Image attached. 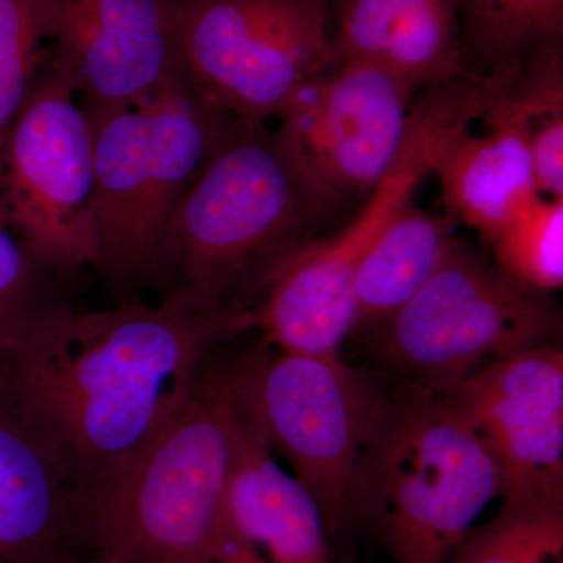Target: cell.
I'll return each mask as SVG.
<instances>
[{"label": "cell", "mask_w": 563, "mask_h": 563, "mask_svg": "<svg viewBox=\"0 0 563 563\" xmlns=\"http://www.w3.org/2000/svg\"><path fill=\"white\" fill-rule=\"evenodd\" d=\"M58 277L0 221V347L69 306L58 291Z\"/></svg>", "instance_id": "obj_23"}, {"label": "cell", "mask_w": 563, "mask_h": 563, "mask_svg": "<svg viewBox=\"0 0 563 563\" xmlns=\"http://www.w3.org/2000/svg\"><path fill=\"white\" fill-rule=\"evenodd\" d=\"M239 420L233 363L213 355L168 424L85 501L88 554L121 563H217Z\"/></svg>", "instance_id": "obj_3"}, {"label": "cell", "mask_w": 563, "mask_h": 563, "mask_svg": "<svg viewBox=\"0 0 563 563\" xmlns=\"http://www.w3.org/2000/svg\"><path fill=\"white\" fill-rule=\"evenodd\" d=\"M344 563H361V562H357V561H347V562H344Z\"/></svg>", "instance_id": "obj_26"}, {"label": "cell", "mask_w": 563, "mask_h": 563, "mask_svg": "<svg viewBox=\"0 0 563 563\" xmlns=\"http://www.w3.org/2000/svg\"><path fill=\"white\" fill-rule=\"evenodd\" d=\"M490 81L463 73L428 88L415 101L409 129L391 168L352 220L307 244L282 263L269 284L274 317L292 335L312 344L344 342L355 328L354 282L377 236L432 174L444 146L490 109Z\"/></svg>", "instance_id": "obj_8"}, {"label": "cell", "mask_w": 563, "mask_h": 563, "mask_svg": "<svg viewBox=\"0 0 563 563\" xmlns=\"http://www.w3.org/2000/svg\"><path fill=\"white\" fill-rule=\"evenodd\" d=\"M529 158L539 195L563 199V110L550 111L531 121Z\"/></svg>", "instance_id": "obj_24"}, {"label": "cell", "mask_w": 563, "mask_h": 563, "mask_svg": "<svg viewBox=\"0 0 563 563\" xmlns=\"http://www.w3.org/2000/svg\"><path fill=\"white\" fill-rule=\"evenodd\" d=\"M450 563H563V503L501 501Z\"/></svg>", "instance_id": "obj_20"}, {"label": "cell", "mask_w": 563, "mask_h": 563, "mask_svg": "<svg viewBox=\"0 0 563 563\" xmlns=\"http://www.w3.org/2000/svg\"><path fill=\"white\" fill-rule=\"evenodd\" d=\"M507 277L554 295L563 285V199L537 196L488 242Z\"/></svg>", "instance_id": "obj_21"}, {"label": "cell", "mask_w": 563, "mask_h": 563, "mask_svg": "<svg viewBox=\"0 0 563 563\" xmlns=\"http://www.w3.org/2000/svg\"><path fill=\"white\" fill-rule=\"evenodd\" d=\"M415 95L383 66L335 58L292 95L276 131L322 185L354 202L398 157Z\"/></svg>", "instance_id": "obj_11"}, {"label": "cell", "mask_w": 563, "mask_h": 563, "mask_svg": "<svg viewBox=\"0 0 563 563\" xmlns=\"http://www.w3.org/2000/svg\"><path fill=\"white\" fill-rule=\"evenodd\" d=\"M463 69L498 90L540 52L562 46L563 0H457Z\"/></svg>", "instance_id": "obj_19"}, {"label": "cell", "mask_w": 563, "mask_h": 563, "mask_svg": "<svg viewBox=\"0 0 563 563\" xmlns=\"http://www.w3.org/2000/svg\"><path fill=\"white\" fill-rule=\"evenodd\" d=\"M228 518L268 563H333L320 507L295 476L277 465L242 407Z\"/></svg>", "instance_id": "obj_17"}, {"label": "cell", "mask_w": 563, "mask_h": 563, "mask_svg": "<svg viewBox=\"0 0 563 563\" xmlns=\"http://www.w3.org/2000/svg\"><path fill=\"white\" fill-rule=\"evenodd\" d=\"M217 563H268L261 551L233 529L228 518L217 550Z\"/></svg>", "instance_id": "obj_25"}, {"label": "cell", "mask_w": 563, "mask_h": 563, "mask_svg": "<svg viewBox=\"0 0 563 563\" xmlns=\"http://www.w3.org/2000/svg\"><path fill=\"white\" fill-rule=\"evenodd\" d=\"M444 398L498 463L501 501L563 503V350L558 340L493 363Z\"/></svg>", "instance_id": "obj_13"}, {"label": "cell", "mask_w": 563, "mask_h": 563, "mask_svg": "<svg viewBox=\"0 0 563 563\" xmlns=\"http://www.w3.org/2000/svg\"><path fill=\"white\" fill-rule=\"evenodd\" d=\"M88 120L95 141L96 269L121 301L144 290L163 295L174 213L242 121L206 101L185 73L139 106Z\"/></svg>", "instance_id": "obj_4"}, {"label": "cell", "mask_w": 563, "mask_h": 563, "mask_svg": "<svg viewBox=\"0 0 563 563\" xmlns=\"http://www.w3.org/2000/svg\"><path fill=\"white\" fill-rule=\"evenodd\" d=\"M46 44L43 0H0V168L11 125L46 58Z\"/></svg>", "instance_id": "obj_22"}, {"label": "cell", "mask_w": 563, "mask_h": 563, "mask_svg": "<svg viewBox=\"0 0 563 563\" xmlns=\"http://www.w3.org/2000/svg\"><path fill=\"white\" fill-rule=\"evenodd\" d=\"M85 493L0 391V563H81Z\"/></svg>", "instance_id": "obj_14"}, {"label": "cell", "mask_w": 563, "mask_h": 563, "mask_svg": "<svg viewBox=\"0 0 563 563\" xmlns=\"http://www.w3.org/2000/svg\"><path fill=\"white\" fill-rule=\"evenodd\" d=\"M479 121L484 131L474 133L470 128L455 135L432 174L448 214L488 243L540 195L529 158L531 111L507 92H496Z\"/></svg>", "instance_id": "obj_15"}, {"label": "cell", "mask_w": 563, "mask_h": 563, "mask_svg": "<svg viewBox=\"0 0 563 563\" xmlns=\"http://www.w3.org/2000/svg\"><path fill=\"white\" fill-rule=\"evenodd\" d=\"M454 222L407 206L384 229L355 274V329L383 324L421 290L454 242Z\"/></svg>", "instance_id": "obj_18"}, {"label": "cell", "mask_w": 563, "mask_h": 563, "mask_svg": "<svg viewBox=\"0 0 563 563\" xmlns=\"http://www.w3.org/2000/svg\"><path fill=\"white\" fill-rule=\"evenodd\" d=\"M518 284L454 239L431 279L374 329V346L404 385L446 396L493 363L554 342L553 299Z\"/></svg>", "instance_id": "obj_7"}, {"label": "cell", "mask_w": 563, "mask_h": 563, "mask_svg": "<svg viewBox=\"0 0 563 563\" xmlns=\"http://www.w3.org/2000/svg\"><path fill=\"white\" fill-rule=\"evenodd\" d=\"M47 62L88 117L139 106L184 73L180 0H43Z\"/></svg>", "instance_id": "obj_12"}, {"label": "cell", "mask_w": 563, "mask_h": 563, "mask_svg": "<svg viewBox=\"0 0 563 563\" xmlns=\"http://www.w3.org/2000/svg\"><path fill=\"white\" fill-rule=\"evenodd\" d=\"M351 203L322 185L276 129L240 122L174 213L163 295L179 292L202 309L247 310L269 274L339 229Z\"/></svg>", "instance_id": "obj_2"}, {"label": "cell", "mask_w": 563, "mask_h": 563, "mask_svg": "<svg viewBox=\"0 0 563 563\" xmlns=\"http://www.w3.org/2000/svg\"><path fill=\"white\" fill-rule=\"evenodd\" d=\"M179 52L199 95L244 124L276 121L336 58L312 0H180Z\"/></svg>", "instance_id": "obj_9"}, {"label": "cell", "mask_w": 563, "mask_h": 563, "mask_svg": "<svg viewBox=\"0 0 563 563\" xmlns=\"http://www.w3.org/2000/svg\"><path fill=\"white\" fill-rule=\"evenodd\" d=\"M503 474L444 396L402 385L388 395L363 454L354 528H368L395 563H450Z\"/></svg>", "instance_id": "obj_5"}, {"label": "cell", "mask_w": 563, "mask_h": 563, "mask_svg": "<svg viewBox=\"0 0 563 563\" xmlns=\"http://www.w3.org/2000/svg\"><path fill=\"white\" fill-rule=\"evenodd\" d=\"M236 398L273 451L320 507L329 536L354 528V498L366 446L388 395L340 358L261 346L233 363Z\"/></svg>", "instance_id": "obj_6"}, {"label": "cell", "mask_w": 563, "mask_h": 563, "mask_svg": "<svg viewBox=\"0 0 563 563\" xmlns=\"http://www.w3.org/2000/svg\"><path fill=\"white\" fill-rule=\"evenodd\" d=\"M76 98L46 55L0 168L3 222L62 277L98 265L95 141Z\"/></svg>", "instance_id": "obj_10"}, {"label": "cell", "mask_w": 563, "mask_h": 563, "mask_svg": "<svg viewBox=\"0 0 563 563\" xmlns=\"http://www.w3.org/2000/svg\"><path fill=\"white\" fill-rule=\"evenodd\" d=\"M335 57L383 66L415 91L465 73L457 0H332Z\"/></svg>", "instance_id": "obj_16"}, {"label": "cell", "mask_w": 563, "mask_h": 563, "mask_svg": "<svg viewBox=\"0 0 563 563\" xmlns=\"http://www.w3.org/2000/svg\"><path fill=\"white\" fill-rule=\"evenodd\" d=\"M247 331V310L202 309L179 292L95 312L68 306L0 347V391L87 501L168 424L217 347Z\"/></svg>", "instance_id": "obj_1"}]
</instances>
